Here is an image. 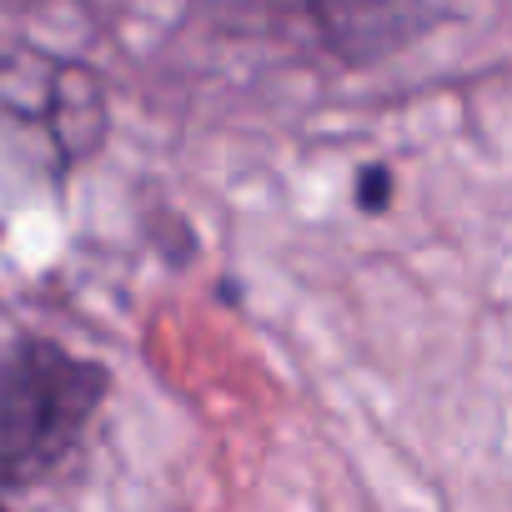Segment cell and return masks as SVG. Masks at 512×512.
Listing matches in <instances>:
<instances>
[{"label": "cell", "mask_w": 512, "mask_h": 512, "mask_svg": "<svg viewBox=\"0 0 512 512\" xmlns=\"http://www.w3.org/2000/svg\"><path fill=\"white\" fill-rule=\"evenodd\" d=\"M111 382L91 357L31 337L0 362V482L51 477L96 422Z\"/></svg>", "instance_id": "cell-1"}]
</instances>
